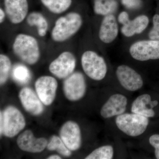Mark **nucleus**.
I'll list each match as a JSON object with an SVG mask.
<instances>
[{
	"instance_id": "1",
	"label": "nucleus",
	"mask_w": 159,
	"mask_h": 159,
	"mask_svg": "<svg viewBox=\"0 0 159 159\" xmlns=\"http://www.w3.org/2000/svg\"><path fill=\"white\" fill-rule=\"evenodd\" d=\"M12 50L20 59L31 65L36 63L40 56L39 45L37 40L29 34H18L15 39Z\"/></svg>"
},
{
	"instance_id": "2",
	"label": "nucleus",
	"mask_w": 159,
	"mask_h": 159,
	"mask_svg": "<svg viewBox=\"0 0 159 159\" xmlns=\"http://www.w3.org/2000/svg\"><path fill=\"white\" fill-rule=\"evenodd\" d=\"M82 24V17L79 13L70 12L56 20L51 37L57 42L65 41L79 31Z\"/></svg>"
},
{
	"instance_id": "3",
	"label": "nucleus",
	"mask_w": 159,
	"mask_h": 159,
	"mask_svg": "<svg viewBox=\"0 0 159 159\" xmlns=\"http://www.w3.org/2000/svg\"><path fill=\"white\" fill-rule=\"evenodd\" d=\"M116 123L119 130L130 137H137L144 133L149 124V119L142 115L124 113L117 116Z\"/></svg>"
},
{
	"instance_id": "4",
	"label": "nucleus",
	"mask_w": 159,
	"mask_h": 159,
	"mask_svg": "<svg viewBox=\"0 0 159 159\" xmlns=\"http://www.w3.org/2000/svg\"><path fill=\"white\" fill-rule=\"evenodd\" d=\"M81 66L85 74L95 80H101L107 73V66L103 57L93 51H85L82 54Z\"/></svg>"
},
{
	"instance_id": "5",
	"label": "nucleus",
	"mask_w": 159,
	"mask_h": 159,
	"mask_svg": "<svg viewBox=\"0 0 159 159\" xmlns=\"http://www.w3.org/2000/svg\"><path fill=\"white\" fill-rule=\"evenodd\" d=\"M2 114V134L5 136L13 138L25 128V119L16 107L12 106L7 107Z\"/></svg>"
},
{
	"instance_id": "6",
	"label": "nucleus",
	"mask_w": 159,
	"mask_h": 159,
	"mask_svg": "<svg viewBox=\"0 0 159 159\" xmlns=\"http://www.w3.org/2000/svg\"><path fill=\"white\" fill-rule=\"evenodd\" d=\"M85 78L82 73H73L66 78L63 83L64 93L71 101H77L82 99L86 92Z\"/></svg>"
},
{
	"instance_id": "7",
	"label": "nucleus",
	"mask_w": 159,
	"mask_h": 159,
	"mask_svg": "<svg viewBox=\"0 0 159 159\" xmlns=\"http://www.w3.org/2000/svg\"><path fill=\"white\" fill-rule=\"evenodd\" d=\"M76 66V59L70 51L62 52L51 63L49 71L59 79H65L74 73Z\"/></svg>"
},
{
	"instance_id": "8",
	"label": "nucleus",
	"mask_w": 159,
	"mask_h": 159,
	"mask_svg": "<svg viewBox=\"0 0 159 159\" xmlns=\"http://www.w3.org/2000/svg\"><path fill=\"white\" fill-rule=\"evenodd\" d=\"M129 53L133 58L140 61L159 59V41L137 42L131 46Z\"/></svg>"
},
{
	"instance_id": "9",
	"label": "nucleus",
	"mask_w": 159,
	"mask_h": 159,
	"mask_svg": "<svg viewBox=\"0 0 159 159\" xmlns=\"http://www.w3.org/2000/svg\"><path fill=\"white\" fill-rule=\"evenodd\" d=\"M35 90L43 104L51 105L56 96L58 84L54 77L43 76L38 78L35 82Z\"/></svg>"
},
{
	"instance_id": "10",
	"label": "nucleus",
	"mask_w": 159,
	"mask_h": 159,
	"mask_svg": "<svg viewBox=\"0 0 159 159\" xmlns=\"http://www.w3.org/2000/svg\"><path fill=\"white\" fill-rule=\"evenodd\" d=\"M116 74L121 85L127 90L135 92L143 86V80L141 75L128 66H119Z\"/></svg>"
},
{
	"instance_id": "11",
	"label": "nucleus",
	"mask_w": 159,
	"mask_h": 159,
	"mask_svg": "<svg viewBox=\"0 0 159 159\" xmlns=\"http://www.w3.org/2000/svg\"><path fill=\"white\" fill-rule=\"evenodd\" d=\"M60 137L66 147L71 151H77L81 147V131L79 125L75 122L69 121L61 126Z\"/></svg>"
},
{
	"instance_id": "12",
	"label": "nucleus",
	"mask_w": 159,
	"mask_h": 159,
	"mask_svg": "<svg viewBox=\"0 0 159 159\" xmlns=\"http://www.w3.org/2000/svg\"><path fill=\"white\" fill-rule=\"evenodd\" d=\"M19 148L30 153H39L45 149L48 145L47 139L44 138H36L29 129L25 130L17 139Z\"/></svg>"
},
{
	"instance_id": "13",
	"label": "nucleus",
	"mask_w": 159,
	"mask_h": 159,
	"mask_svg": "<svg viewBox=\"0 0 159 159\" xmlns=\"http://www.w3.org/2000/svg\"><path fill=\"white\" fill-rule=\"evenodd\" d=\"M4 6L6 16L12 24H19L28 16L27 0H4Z\"/></svg>"
},
{
	"instance_id": "14",
	"label": "nucleus",
	"mask_w": 159,
	"mask_h": 159,
	"mask_svg": "<svg viewBox=\"0 0 159 159\" xmlns=\"http://www.w3.org/2000/svg\"><path fill=\"white\" fill-rule=\"evenodd\" d=\"M127 104V99L125 96L120 94H114L102 106L100 115L104 119L117 116L125 113Z\"/></svg>"
},
{
	"instance_id": "15",
	"label": "nucleus",
	"mask_w": 159,
	"mask_h": 159,
	"mask_svg": "<svg viewBox=\"0 0 159 159\" xmlns=\"http://www.w3.org/2000/svg\"><path fill=\"white\" fill-rule=\"evenodd\" d=\"M19 97L26 111L34 116H39L44 111L43 105L37 93L32 89L25 87L20 91Z\"/></svg>"
},
{
	"instance_id": "16",
	"label": "nucleus",
	"mask_w": 159,
	"mask_h": 159,
	"mask_svg": "<svg viewBox=\"0 0 159 159\" xmlns=\"http://www.w3.org/2000/svg\"><path fill=\"white\" fill-rule=\"evenodd\" d=\"M118 26L116 18L112 14L105 16L101 23L99 31V38L102 42L109 43L116 38Z\"/></svg>"
},
{
	"instance_id": "17",
	"label": "nucleus",
	"mask_w": 159,
	"mask_h": 159,
	"mask_svg": "<svg viewBox=\"0 0 159 159\" xmlns=\"http://www.w3.org/2000/svg\"><path fill=\"white\" fill-rule=\"evenodd\" d=\"M151 97L149 94L140 95L133 102L131 111L132 113L142 115L148 118L153 117L155 113L153 109L151 107Z\"/></svg>"
},
{
	"instance_id": "18",
	"label": "nucleus",
	"mask_w": 159,
	"mask_h": 159,
	"mask_svg": "<svg viewBox=\"0 0 159 159\" xmlns=\"http://www.w3.org/2000/svg\"><path fill=\"white\" fill-rule=\"evenodd\" d=\"M149 19L145 15L139 16L133 20H129L123 25L121 32L126 37H131L135 34H140L147 28Z\"/></svg>"
},
{
	"instance_id": "19",
	"label": "nucleus",
	"mask_w": 159,
	"mask_h": 159,
	"mask_svg": "<svg viewBox=\"0 0 159 159\" xmlns=\"http://www.w3.org/2000/svg\"><path fill=\"white\" fill-rule=\"evenodd\" d=\"M27 24L31 27H35L38 34L40 37H44L48 29V23L42 13L37 11L31 12L26 19Z\"/></svg>"
},
{
	"instance_id": "20",
	"label": "nucleus",
	"mask_w": 159,
	"mask_h": 159,
	"mask_svg": "<svg viewBox=\"0 0 159 159\" xmlns=\"http://www.w3.org/2000/svg\"><path fill=\"white\" fill-rule=\"evenodd\" d=\"M118 8L116 0H94V10L96 14L107 16L112 14Z\"/></svg>"
},
{
	"instance_id": "21",
	"label": "nucleus",
	"mask_w": 159,
	"mask_h": 159,
	"mask_svg": "<svg viewBox=\"0 0 159 159\" xmlns=\"http://www.w3.org/2000/svg\"><path fill=\"white\" fill-rule=\"evenodd\" d=\"M44 6L54 14H61L70 8L72 0H41Z\"/></svg>"
},
{
	"instance_id": "22",
	"label": "nucleus",
	"mask_w": 159,
	"mask_h": 159,
	"mask_svg": "<svg viewBox=\"0 0 159 159\" xmlns=\"http://www.w3.org/2000/svg\"><path fill=\"white\" fill-rule=\"evenodd\" d=\"M47 148L49 151H56L64 157H69L72 155L71 151L66 147L60 137L56 135L51 137Z\"/></svg>"
},
{
	"instance_id": "23",
	"label": "nucleus",
	"mask_w": 159,
	"mask_h": 159,
	"mask_svg": "<svg viewBox=\"0 0 159 159\" xmlns=\"http://www.w3.org/2000/svg\"><path fill=\"white\" fill-rule=\"evenodd\" d=\"M12 77L16 82L25 84L31 79V74L25 66L17 64L14 66L12 70Z\"/></svg>"
},
{
	"instance_id": "24",
	"label": "nucleus",
	"mask_w": 159,
	"mask_h": 159,
	"mask_svg": "<svg viewBox=\"0 0 159 159\" xmlns=\"http://www.w3.org/2000/svg\"><path fill=\"white\" fill-rule=\"evenodd\" d=\"M114 155V149L110 145H104L93 151L85 159H111Z\"/></svg>"
},
{
	"instance_id": "25",
	"label": "nucleus",
	"mask_w": 159,
	"mask_h": 159,
	"mask_svg": "<svg viewBox=\"0 0 159 159\" xmlns=\"http://www.w3.org/2000/svg\"><path fill=\"white\" fill-rule=\"evenodd\" d=\"M11 61L7 55H0V84L3 85L6 83L9 77L11 68Z\"/></svg>"
},
{
	"instance_id": "26",
	"label": "nucleus",
	"mask_w": 159,
	"mask_h": 159,
	"mask_svg": "<svg viewBox=\"0 0 159 159\" xmlns=\"http://www.w3.org/2000/svg\"><path fill=\"white\" fill-rule=\"evenodd\" d=\"M153 27L149 31V39L159 41V15L156 14L153 17Z\"/></svg>"
},
{
	"instance_id": "27",
	"label": "nucleus",
	"mask_w": 159,
	"mask_h": 159,
	"mask_svg": "<svg viewBox=\"0 0 159 159\" xmlns=\"http://www.w3.org/2000/svg\"><path fill=\"white\" fill-rule=\"evenodd\" d=\"M149 143L155 148V155L157 159H159V134H154L149 139Z\"/></svg>"
},
{
	"instance_id": "28",
	"label": "nucleus",
	"mask_w": 159,
	"mask_h": 159,
	"mask_svg": "<svg viewBox=\"0 0 159 159\" xmlns=\"http://www.w3.org/2000/svg\"><path fill=\"white\" fill-rule=\"evenodd\" d=\"M121 2L125 7L129 9H137L142 4L141 0H121Z\"/></svg>"
},
{
	"instance_id": "29",
	"label": "nucleus",
	"mask_w": 159,
	"mask_h": 159,
	"mask_svg": "<svg viewBox=\"0 0 159 159\" xmlns=\"http://www.w3.org/2000/svg\"><path fill=\"white\" fill-rule=\"evenodd\" d=\"M119 22L122 24L123 25L128 23L129 20V15L126 11H122L119 15L118 17Z\"/></svg>"
},
{
	"instance_id": "30",
	"label": "nucleus",
	"mask_w": 159,
	"mask_h": 159,
	"mask_svg": "<svg viewBox=\"0 0 159 159\" xmlns=\"http://www.w3.org/2000/svg\"><path fill=\"white\" fill-rule=\"evenodd\" d=\"M6 11H4L2 8L0 9V23L2 24L4 21L6 16Z\"/></svg>"
},
{
	"instance_id": "31",
	"label": "nucleus",
	"mask_w": 159,
	"mask_h": 159,
	"mask_svg": "<svg viewBox=\"0 0 159 159\" xmlns=\"http://www.w3.org/2000/svg\"><path fill=\"white\" fill-rule=\"evenodd\" d=\"M3 128V114L2 111L0 112V134H2Z\"/></svg>"
},
{
	"instance_id": "32",
	"label": "nucleus",
	"mask_w": 159,
	"mask_h": 159,
	"mask_svg": "<svg viewBox=\"0 0 159 159\" xmlns=\"http://www.w3.org/2000/svg\"><path fill=\"white\" fill-rule=\"evenodd\" d=\"M47 159H61V158L60 156L57 155H52L50 156L47 158Z\"/></svg>"
},
{
	"instance_id": "33",
	"label": "nucleus",
	"mask_w": 159,
	"mask_h": 159,
	"mask_svg": "<svg viewBox=\"0 0 159 159\" xmlns=\"http://www.w3.org/2000/svg\"><path fill=\"white\" fill-rule=\"evenodd\" d=\"M158 104V102L157 100H154V101H151V107L153 108L154 107H156Z\"/></svg>"
}]
</instances>
